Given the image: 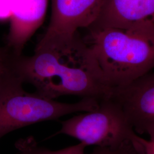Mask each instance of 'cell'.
I'll use <instances>...</instances> for the list:
<instances>
[{
	"instance_id": "1",
	"label": "cell",
	"mask_w": 154,
	"mask_h": 154,
	"mask_svg": "<svg viewBox=\"0 0 154 154\" xmlns=\"http://www.w3.org/2000/svg\"><path fill=\"white\" fill-rule=\"evenodd\" d=\"M15 69L23 82L49 99L75 95L100 101L112 92L103 82L88 45L78 34L62 44L35 48L31 56L17 55Z\"/></svg>"
},
{
	"instance_id": "2",
	"label": "cell",
	"mask_w": 154,
	"mask_h": 154,
	"mask_svg": "<svg viewBox=\"0 0 154 154\" xmlns=\"http://www.w3.org/2000/svg\"><path fill=\"white\" fill-rule=\"evenodd\" d=\"M85 41L105 85L123 87L154 70V24L88 29Z\"/></svg>"
},
{
	"instance_id": "3",
	"label": "cell",
	"mask_w": 154,
	"mask_h": 154,
	"mask_svg": "<svg viewBox=\"0 0 154 154\" xmlns=\"http://www.w3.org/2000/svg\"><path fill=\"white\" fill-rule=\"evenodd\" d=\"M23 83L16 72L0 86V139L22 127L93 111L99 105V100L88 98L72 103L58 102L36 92L28 93Z\"/></svg>"
},
{
	"instance_id": "4",
	"label": "cell",
	"mask_w": 154,
	"mask_h": 154,
	"mask_svg": "<svg viewBox=\"0 0 154 154\" xmlns=\"http://www.w3.org/2000/svg\"><path fill=\"white\" fill-rule=\"evenodd\" d=\"M60 134L77 139L87 147L125 152L138 151L140 137L111 97L100 100L96 109L62 122L61 129L50 137Z\"/></svg>"
},
{
	"instance_id": "5",
	"label": "cell",
	"mask_w": 154,
	"mask_h": 154,
	"mask_svg": "<svg viewBox=\"0 0 154 154\" xmlns=\"http://www.w3.org/2000/svg\"><path fill=\"white\" fill-rule=\"evenodd\" d=\"M105 0H51L49 24L37 48L72 39L81 28L95 21Z\"/></svg>"
},
{
	"instance_id": "6",
	"label": "cell",
	"mask_w": 154,
	"mask_h": 154,
	"mask_svg": "<svg viewBox=\"0 0 154 154\" xmlns=\"http://www.w3.org/2000/svg\"><path fill=\"white\" fill-rule=\"evenodd\" d=\"M111 97L121 106L138 135L154 134V70L126 86L113 88Z\"/></svg>"
},
{
	"instance_id": "7",
	"label": "cell",
	"mask_w": 154,
	"mask_h": 154,
	"mask_svg": "<svg viewBox=\"0 0 154 154\" xmlns=\"http://www.w3.org/2000/svg\"><path fill=\"white\" fill-rule=\"evenodd\" d=\"M49 0H11L7 48L21 55L25 44L44 21Z\"/></svg>"
},
{
	"instance_id": "8",
	"label": "cell",
	"mask_w": 154,
	"mask_h": 154,
	"mask_svg": "<svg viewBox=\"0 0 154 154\" xmlns=\"http://www.w3.org/2000/svg\"><path fill=\"white\" fill-rule=\"evenodd\" d=\"M143 23L154 24V0H105L88 29H128Z\"/></svg>"
},
{
	"instance_id": "9",
	"label": "cell",
	"mask_w": 154,
	"mask_h": 154,
	"mask_svg": "<svg viewBox=\"0 0 154 154\" xmlns=\"http://www.w3.org/2000/svg\"><path fill=\"white\" fill-rule=\"evenodd\" d=\"M18 154H86V145L82 143L69 146L57 151H51L39 146L34 138L32 137L21 138L15 143Z\"/></svg>"
},
{
	"instance_id": "10",
	"label": "cell",
	"mask_w": 154,
	"mask_h": 154,
	"mask_svg": "<svg viewBox=\"0 0 154 154\" xmlns=\"http://www.w3.org/2000/svg\"><path fill=\"white\" fill-rule=\"evenodd\" d=\"M16 55L7 47L0 49V86L16 73Z\"/></svg>"
},
{
	"instance_id": "11",
	"label": "cell",
	"mask_w": 154,
	"mask_h": 154,
	"mask_svg": "<svg viewBox=\"0 0 154 154\" xmlns=\"http://www.w3.org/2000/svg\"><path fill=\"white\" fill-rule=\"evenodd\" d=\"M148 139L140 137V154H154V134L149 137Z\"/></svg>"
},
{
	"instance_id": "12",
	"label": "cell",
	"mask_w": 154,
	"mask_h": 154,
	"mask_svg": "<svg viewBox=\"0 0 154 154\" xmlns=\"http://www.w3.org/2000/svg\"><path fill=\"white\" fill-rule=\"evenodd\" d=\"M11 16V0H0V21L10 20Z\"/></svg>"
},
{
	"instance_id": "13",
	"label": "cell",
	"mask_w": 154,
	"mask_h": 154,
	"mask_svg": "<svg viewBox=\"0 0 154 154\" xmlns=\"http://www.w3.org/2000/svg\"><path fill=\"white\" fill-rule=\"evenodd\" d=\"M94 154H123L121 152L114 151L108 149H101L96 147L93 151Z\"/></svg>"
},
{
	"instance_id": "14",
	"label": "cell",
	"mask_w": 154,
	"mask_h": 154,
	"mask_svg": "<svg viewBox=\"0 0 154 154\" xmlns=\"http://www.w3.org/2000/svg\"><path fill=\"white\" fill-rule=\"evenodd\" d=\"M0 49H1V48H0Z\"/></svg>"
}]
</instances>
